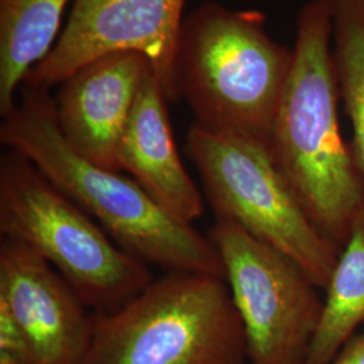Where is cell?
<instances>
[{
	"label": "cell",
	"instance_id": "6da1fadb",
	"mask_svg": "<svg viewBox=\"0 0 364 364\" xmlns=\"http://www.w3.org/2000/svg\"><path fill=\"white\" fill-rule=\"evenodd\" d=\"M293 52L269 149L313 224L341 250L364 209V186L338 124L329 0L299 10Z\"/></svg>",
	"mask_w": 364,
	"mask_h": 364
},
{
	"label": "cell",
	"instance_id": "7a4b0ae2",
	"mask_svg": "<svg viewBox=\"0 0 364 364\" xmlns=\"http://www.w3.org/2000/svg\"><path fill=\"white\" fill-rule=\"evenodd\" d=\"M22 87L21 97L3 117L1 144L28 158L120 247L146 264L225 279L208 235L173 216L131 177L81 156L60 130L48 90Z\"/></svg>",
	"mask_w": 364,
	"mask_h": 364
},
{
	"label": "cell",
	"instance_id": "3957f363",
	"mask_svg": "<svg viewBox=\"0 0 364 364\" xmlns=\"http://www.w3.org/2000/svg\"><path fill=\"white\" fill-rule=\"evenodd\" d=\"M266 23L258 10L216 1L195 9L176 42L170 102L185 100L203 129L269 146L294 52Z\"/></svg>",
	"mask_w": 364,
	"mask_h": 364
},
{
	"label": "cell",
	"instance_id": "277c9868",
	"mask_svg": "<svg viewBox=\"0 0 364 364\" xmlns=\"http://www.w3.org/2000/svg\"><path fill=\"white\" fill-rule=\"evenodd\" d=\"M85 364H250L227 281L168 272L117 309L95 313Z\"/></svg>",
	"mask_w": 364,
	"mask_h": 364
},
{
	"label": "cell",
	"instance_id": "5b68a950",
	"mask_svg": "<svg viewBox=\"0 0 364 364\" xmlns=\"http://www.w3.org/2000/svg\"><path fill=\"white\" fill-rule=\"evenodd\" d=\"M0 232L52 264L93 313L117 309L153 281L144 262L15 150L0 158Z\"/></svg>",
	"mask_w": 364,
	"mask_h": 364
},
{
	"label": "cell",
	"instance_id": "8992f818",
	"mask_svg": "<svg viewBox=\"0 0 364 364\" xmlns=\"http://www.w3.org/2000/svg\"><path fill=\"white\" fill-rule=\"evenodd\" d=\"M185 153L200 174L216 220L234 223L282 251L326 290L340 248L309 219L267 144L193 123Z\"/></svg>",
	"mask_w": 364,
	"mask_h": 364
},
{
	"label": "cell",
	"instance_id": "52a82bcc",
	"mask_svg": "<svg viewBox=\"0 0 364 364\" xmlns=\"http://www.w3.org/2000/svg\"><path fill=\"white\" fill-rule=\"evenodd\" d=\"M208 237L247 338L250 364H305L324 299L287 254L230 221L216 220Z\"/></svg>",
	"mask_w": 364,
	"mask_h": 364
},
{
	"label": "cell",
	"instance_id": "ba28073f",
	"mask_svg": "<svg viewBox=\"0 0 364 364\" xmlns=\"http://www.w3.org/2000/svg\"><path fill=\"white\" fill-rule=\"evenodd\" d=\"M185 0H73L63 33L23 85L61 84L81 66L115 52L142 53L169 100L176 42Z\"/></svg>",
	"mask_w": 364,
	"mask_h": 364
},
{
	"label": "cell",
	"instance_id": "9c48e42d",
	"mask_svg": "<svg viewBox=\"0 0 364 364\" xmlns=\"http://www.w3.org/2000/svg\"><path fill=\"white\" fill-rule=\"evenodd\" d=\"M0 302L25 335L36 364H85L95 313L63 275L25 245H0Z\"/></svg>",
	"mask_w": 364,
	"mask_h": 364
},
{
	"label": "cell",
	"instance_id": "30bf717a",
	"mask_svg": "<svg viewBox=\"0 0 364 364\" xmlns=\"http://www.w3.org/2000/svg\"><path fill=\"white\" fill-rule=\"evenodd\" d=\"M151 68L142 53H109L63 81L54 109L66 142L93 164L119 170L117 146Z\"/></svg>",
	"mask_w": 364,
	"mask_h": 364
},
{
	"label": "cell",
	"instance_id": "8fae6325",
	"mask_svg": "<svg viewBox=\"0 0 364 364\" xmlns=\"http://www.w3.org/2000/svg\"><path fill=\"white\" fill-rule=\"evenodd\" d=\"M168 102L151 68L117 146V169L129 173L173 216L193 224L204 213V196L182 164Z\"/></svg>",
	"mask_w": 364,
	"mask_h": 364
},
{
	"label": "cell",
	"instance_id": "7c38bea8",
	"mask_svg": "<svg viewBox=\"0 0 364 364\" xmlns=\"http://www.w3.org/2000/svg\"><path fill=\"white\" fill-rule=\"evenodd\" d=\"M69 0H0V114L13 109L16 91L55 45Z\"/></svg>",
	"mask_w": 364,
	"mask_h": 364
},
{
	"label": "cell",
	"instance_id": "4fadbf2b",
	"mask_svg": "<svg viewBox=\"0 0 364 364\" xmlns=\"http://www.w3.org/2000/svg\"><path fill=\"white\" fill-rule=\"evenodd\" d=\"M364 324V209L340 250L305 364H329Z\"/></svg>",
	"mask_w": 364,
	"mask_h": 364
},
{
	"label": "cell",
	"instance_id": "5bb4252c",
	"mask_svg": "<svg viewBox=\"0 0 364 364\" xmlns=\"http://www.w3.org/2000/svg\"><path fill=\"white\" fill-rule=\"evenodd\" d=\"M340 100L352 129V156L364 186V0H329Z\"/></svg>",
	"mask_w": 364,
	"mask_h": 364
},
{
	"label": "cell",
	"instance_id": "9a60e30c",
	"mask_svg": "<svg viewBox=\"0 0 364 364\" xmlns=\"http://www.w3.org/2000/svg\"><path fill=\"white\" fill-rule=\"evenodd\" d=\"M0 364H36L25 335L0 302Z\"/></svg>",
	"mask_w": 364,
	"mask_h": 364
},
{
	"label": "cell",
	"instance_id": "2e32d148",
	"mask_svg": "<svg viewBox=\"0 0 364 364\" xmlns=\"http://www.w3.org/2000/svg\"><path fill=\"white\" fill-rule=\"evenodd\" d=\"M329 364H364V328L343 346Z\"/></svg>",
	"mask_w": 364,
	"mask_h": 364
}]
</instances>
